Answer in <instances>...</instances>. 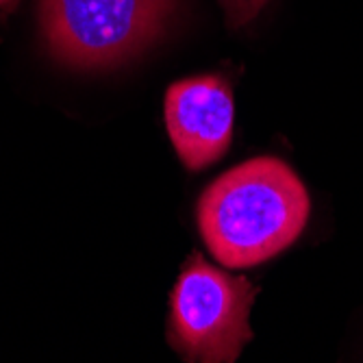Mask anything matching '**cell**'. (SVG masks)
<instances>
[{"mask_svg": "<svg viewBox=\"0 0 363 363\" xmlns=\"http://www.w3.org/2000/svg\"><path fill=\"white\" fill-rule=\"evenodd\" d=\"M311 211L307 187L285 161L255 157L218 177L198 201V228L224 268H252L289 248Z\"/></svg>", "mask_w": 363, "mask_h": 363, "instance_id": "cell-1", "label": "cell"}, {"mask_svg": "<svg viewBox=\"0 0 363 363\" xmlns=\"http://www.w3.org/2000/svg\"><path fill=\"white\" fill-rule=\"evenodd\" d=\"M172 9L174 0H40V22L59 61L98 70L144 50Z\"/></svg>", "mask_w": 363, "mask_h": 363, "instance_id": "cell-2", "label": "cell"}, {"mask_svg": "<svg viewBox=\"0 0 363 363\" xmlns=\"http://www.w3.org/2000/svg\"><path fill=\"white\" fill-rule=\"evenodd\" d=\"M257 287L191 252L170 296L168 342L185 361L233 363L252 340Z\"/></svg>", "mask_w": 363, "mask_h": 363, "instance_id": "cell-3", "label": "cell"}, {"mask_svg": "<svg viewBox=\"0 0 363 363\" xmlns=\"http://www.w3.org/2000/svg\"><path fill=\"white\" fill-rule=\"evenodd\" d=\"M166 126L187 170L216 163L233 138V94L222 77H191L168 87Z\"/></svg>", "mask_w": 363, "mask_h": 363, "instance_id": "cell-4", "label": "cell"}, {"mask_svg": "<svg viewBox=\"0 0 363 363\" xmlns=\"http://www.w3.org/2000/svg\"><path fill=\"white\" fill-rule=\"evenodd\" d=\"M266 3L268 0H220L230 28H238V26H244L246 22H250Z\"/></svg>", "mask_w": 363, "mask_h": 363, "instance_id": "cell-5", "label": "cell"}, {"mask_svg": "<svg viewBox=\"0 0 363 363\" xmlns=\"http://www.w3.org/2000/svg\"><path fill=\"white\" fill-rule=\"evenodd\" d=\"M5 3H9V0H0V5H5Z\"/></svg>", "mask_w": 363, "mask_h": 363, "instance_id": "cell-6", "label": "cell"}]
</instances>
